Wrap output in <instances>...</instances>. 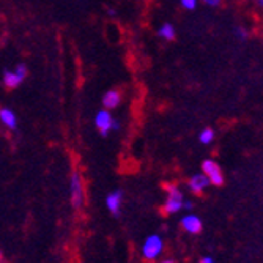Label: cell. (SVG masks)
<instances>
[{
    "instance_id": "277c9868",
    "label": "cell",
    "mask_w": 263,
    "mask_h": 263,
    "mask_svg": "<svg viewBox=\"0 0 263 263\" xmlns=\"http://www.w3.org/2000/svg\"><path fill=\"white\" fill-rule=\"evenodd\" d=\"M95 125H97L101 136H109L110 131L118 129V122L112 117L110 110L107 109H103L97 114V117H95Z\"/></svg>"
},
{
    "instance_id": "30bf717a",
    "label": "cell",
    "mask_w": 263,
    "mask_h": 263,
    "mask_svg": "<svg viewBox=\"0 0 263 263\" xmlns=\"http://www.w3.org/2000/svg\"><path fill=\"white\" fill-rule=\"evenodd\" d=\"M0 122H2L8 129L17 128V117L11 109H7V107L0 109Z\"/></svg>"
},
{
    "instance_id": "9a60e30c",
    "label": "cell",
    "mask_w": 263,
    "mask_h": 263,
    "mask_svg": "<svg viewBox=\"0 0 263 263\" xmlns=\"http://www.w3.org/2000/svg\"><path fill=\"white\" fill-rule=\"evenodd\" d=\"M180 4L186 10H194L197 7V0H180Z\"/></svg>"
},
{
    "instance_id": "ffe728a7",
    "label": "cell",
    "mask_w": 263,
    "mask_h": 263,
    "mask_svg": "<svg viewBox=\"0 0 263 263\" xmlns=\"http://www.w3.org/2000/svg\"><path fill=\"white\" fill-rule=\"evenodd\" d=\"M159 263H175L174 260H162V261H159Z\"/></svg>"
},
{
    "instance_id": "52a82bcc",
    "label": "cell",
    "mask_w": 263,
    "mask_h": 263,
    "mask_svg": "<svg viewBox=\"0 0 263 263\" xmlns=\"http://www.w3.org/2000/svg\"><path fill=\"white\" fill-rule=\"evenodd\" d=\"M181 226H183V229L187 232V233H191V235H197V233H200L202 232V221L196 216V214H187V216H184L183 219H181Z\"/></svg>"
},
{
    "instance_id": "7402d4cb",
    "label": "cell",
    "mask_w": 263,
    "mask_h": 263,
    "mask_svg": "<svg viewBox=\"0 0 263 263\" xmlns=\"http://www.w3.org/2000/svg\"><path fill=\"white\" fill-rule=\"evenodd\" d=\"M0 261H2V254H0Z\"/></svg>"
},
{
    "instance_id": "ba28073f",
    "label": "cell",
    "mask_w": 263,
    "mask_h": 263,
    "mask_svg": "<svg viewBox=\"0 0 263 263\" xmlns=\"http://www.w3.org/2000/svg\"><path fill=\"white\" fill-rule=\"evenodd\" d=\"M187 186H189L191 191H193V193L200 194V193H203V191L210 186V181H208V178L203 174H197L194 177H191Z\"/></svg>"
},
{
    "instance_id": "d6986e66",
    "label": "cell",
    "mask_w": 263,
    "mask_h": 263,
    "mask_svg": "<svg viewBox=\"0 0 263 263\" xmlns=\"http://www.w3.org/2000/svg\"><path fill=\"white\" fill-rule=\"evenodd\" d=\"M200 263H214V260H213L211 257H208V255H206V257H203V258L200 260Z\"/></svg>"
},
{
    "instance_id": "8992f818",
    "label": "cell",
    "mask_w": 263,
    "mask_h": 263,
    "mask_svg": "<svg viewBox=\"0 0 263 263\" xmlns=\"http://www.w3.org/2000/svg\"><path fill=\"white\" fill-rule=\"evenodd\" d=\"M122 202H123V193H122L120 189L114 191V193H110V194L106 197V206H107V210L114 214V216H118V214H120Z\"/></svg>"
},
{
    "instance_id": "6da1fadb",
    "label": "cell",
    "mask_w": 263,
    "mask_h": 263,
    "mask_svg": "<svg viewBox=\"0 0 263 263\" xmlns=\"http://www.w3.org/2000/svg\"><path fill=\"white\" fill-rule=\"evenodd\" d=\"M69 187H71V205H73L74 210L82 208L84 200H85V193H84V183H82V177L79 172H73L71 174V181H69Z\"/></svg>"
},
{
    "instance_id": "5b68a950",
    "label": "cell",
    "mask_w": 263,
    "mask_h": 263,
    "mask_svg": "<svg viewBox=\"0 0 263 263\" xmlns=\"http://www.w3.org/2000/svg\"><path fill=\"white\" fill-rule=\"evenodd\" d=\"M202 171H203V175L208 178L210 184H214V186H222L224 184V174H222L221 167H219V164L216 161H213V159L203 161Z\"/></svg>"
},
{
    "instance_id": "3957f363",
    "label": "cell",
    "mask_w": 263,
    "mask_h": 263,
    "mask_svg": "<svg viewBox=\"0 0 263 263\" xmlns=\"http://www.w3.org/2000/svg\"><path fill=\"white\" fill-rule=\"evenodd\" d=\"M183 193L174 184L167 186V199H165V205H164V211L167 214H174L178 213L180 210H183Z\"/></svg>"
},
{
    "instance_id": "ac0fdd59",
    "label": "cell",
    "mask_w": 263,
    "mask_h": 263,
    "mask_svg": "<svg viewBox=\"0 0 263 263\" xmlns=\"http://www.w3.org/2000/svg\"><path fill=\"white\" fill-rule=\"evenodd\" d=\"M183 210H193V203L187 202V200H184V202H183Z\"/></svg>"
},
{
    "instance_id": "7c38bea8",
    "label": "cell",
    "mask_w": 263,
    "mask_h": 263,
    "mask_svg": "<svg viewBox=\"0 0 263 263\" xmlns=\"http://www.w3.org/2000/svg\"><path fill=\"white\" fill-rule=\"evenodd\" d=\"M158 35H159V38H162V40L171 41V40L175 38V27L172 26V24H169V22H164L162 26L158 29Z\"/></svg>"
},
{
    "instance_id": "7a4b0ae2",
    "label": "cell",
    "mask_w": 263,
    "mask_h": 263,
    "mask_svg": "<svg viewBox=\"0 0 263 263\" xmlns=\"http://www.w3.org/2000/svg\"><path fill=\"white\" fill-rule=\"evenodd\" d=\"M164 249V241L159 235H150L142 245V255L145 260H156Z\"/></svg>"
},
{
    "instance_id": "44dd1931",
    "label": "cell",
    "mask_w": 263,
    "mask_h": 263,
    "mask_svg": "<svg viewBox=\"0 0 263 263\" xmlns=\"http://www.w3.org/2000/svg\"><path fill=\"white\" fill-rule=\"evenodd\" d=\"M257 4H258V5H261V4H263V0H257Z\"/></svg>"
},
{
    "instance_id": "5bb4252c",
    "label": "cell",
    "mask_w": 263,
    "mask_h": 263,
    "mask_svg": "<svg viewBox=\"0 0 263 263\" xmlns=\"http://www.w3.org/2000/svg\"><path fill=\"white\" fill-rule=\"evenodd\" d=\"M14 71H16V74L24 81L27 76H29V69H27V66L24 65V63H21V65H17L16 68H14Z\"/></svg>"
},
{
    "instance_id": "2e32d148",
    "label": "cell",
    "mask_w": 263,
    "mask_h": 263,
    "mask_svg": "<svg viewBox=\"0 0 263 263\" xmlns=\"http://www.w3.org/2000/svg\"><path fill=\"white\" fill-rule=\"evenodd\" d=\"M235 35H236V38H238V40L245 41V40L248 38V30H246V29H243V27H236V29H235Z\"/></svg>"
},
{
    "instance_id": "8fae6325",
    "label": "cell",
    "mask_w": 263,
    "mask_h": 263,
    "mask_svg": "<svg viewBox=\"0 0 263 263\" xmlns=\"http://www.w3.org/2000/svg\"><path fill=\"white\" fill-rule=\"evenodd\" d=\"M22 84V79L16 74V71L13 69H7L5 73H4V85L7 87V88H10V90H13V88H16V87H19Z\"/></svg>"
},
{
    "instance_id": "e0dca14e",
    "label": "cell",
    "mask_w": 263,
    "mask_h": 263,
    "mask_svg": "<svg viewBox=\"0 0 263 263\" xmlns=\"http://www.w3.org/2000/svg\"><path fill=\"white\" fill-rule=\"evenodd\" d=\"M208 7H219L222 4V0H203Z\"/></svg>"
},
{
    "instance_id": "4fadbf2b",
    "label": "cell",
    "mask_w": 263,
    "mask_h": 263,
    "mask_svg": "<svg viewBox=\"0 0 263 263\" xmlns=\"http://www.w3.org/2000/svg\"><path fill=\"white\" fill-rule=\"evenodd\" d=\"M213 139H214V131L210 129V128H205L200 133V136H199V140H200V143H203V145H208V143H211Z\"/></svg>"
},
{
    "instance_id": "9c48e42d",
    "label": "cell",
    "mask_w": 263,
    "mask_h": 263,
    "mask_svg": "<svg viewBox=\"0 0 263 263\" xmlns=\"http://www.w3.org/2000/svg\"><path fill=\"white\" fill-rule=\"evenodd\" d=\"M120 103H122V93L118 90H109L103 97V104H104V109H107V110L118 107Z\"/></svg>"
}]
</instances>
